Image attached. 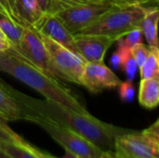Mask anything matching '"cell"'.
Instances as JSON below:
<instances>
[{
    "label": "cell",
    "mask_w": 159,
    "mask_h": 158,
    "mask_svg": "<svg viewBox=\"0 0 159 158\" xmlns=\"http://www.w3.org/2000/svg\"><path fill=\"white\" fill-rule=\"evenodd\" d=\"M116 7L120 6L108 3H95L75 7L58 12L54 15L61 21V23L72 34H75Z\"/></svg>",
    "instance_id": "cell-7"
},
{
    "label": "cell",
    "mask_w": 159,
    "mask_h": 158,
    "mask_svg": "<svg viewBox=\"0 0 159 158\" xmlns=\"http://www.w3.org/2000/svg\"><path fill=\"white\" fill-rule=\"evenodd\" d=\"M97 158H122L115 150H109V151H103L102 155Z\"/></svg>",
    "instance_id": "cell-27"
},
{
    "label": "cell",
    "mask_w": 159,
    "mask_h": 158,
    "mask_svg": "<svg viewBox=\"0 0 159 158\" xmlns=\"http://www.w3.org/2000/svg\"><path fill=\"white\" fill-rule=\"evenodd\" d=\"M139 102L146 109H155L159 103V76L142 79L139 88Z\"/></svg>",
    "instance_id": "cell-14"
},
{
    "label": "cell",
    "mask_w": 159,
    "mask_h": 158,
    "mask_svg": "<svg viewBox=\"0 0 159 158\" xmlns=\"http://www.w3.org/2000/svg\"><path fill=\"white\" fill-rule=\"evenodd\" d=\"M122 68H123V70H124V72H125V74H126V75L128 77V80L131 81L134 78V76L136 74V72H137V69H138V65H137L136 61H134L131 54L127 58V60L125 61Z\"/></svg>",
    "instance_id": "cell-23"
},
{
    "label": "cell",
    "mask_w": 159,
    "mask_h": 158,
    "mask_svg": "<svg viewBox=\"0 0 159 158\" xmlns=\"http://www.w3.org/2000/svg\"><path fill=\"white\" fill-rule=\"evenodd\" d=\"M0 29L7 38L11 47L18 48L23 32V26L17 23L6 13L0 11Z\"/></svg>",
    "instance_id": "cell-17"
},
{
    "label": "cell",
    "mask_w": 159,
    "mask_h": 158,
    "mask_svg": "<svg viewBox=\"0 0 159 158\" xmlns=\"http://www.w3.org/2000/svg\"><path fill=\"white\" fill-rule=\"evenodd\" d=\"M0 44L1 45H5V46H7V47H10V43L8 42L7 38L6 37V35L4 34V33L1 31L0 29Z\"/></svg>",
    "instance_id": "cell-29"
},
{
    "label": "cell",
    "mask_w": 159,
    "mask_h": 158,
    "mask_svg": "<svg viewBox=\"0 0 159 158\" xmlns=\"http://www.w3.org/2000/svg\"><path fill=\"white\" fill-rule=\"evenodd\" d=\"M130 52H131V55H132L134 61H136V63L138 65V68H140L142 66V64L145 61V60L148 56L149 47H145L143 43H139L130 47Z\"/></svg>",
    "instance_id": "cell-20"
},
{
    "label": "cell",
    "mask_w": 159,
    "mask_h": 158,
    "mask_svg": "<svg viewBox=\"0 0 159 158\" xmlns=\"http://www.w3.org/2000/svg\"><path fill=\"white\" fill-rule=\"evenodd\" d=\"M9 47H7V46H5V45H1L0 44V52H2V51H4V50H6V49H7Z\"/></svg>",
    "instance_id": "cell-31"
},
{
    "label": "cell",
    "mask_w": 159,
    "mask_h": 158,
    "mask_svg": "<svg viewBox=\"0 0 159 158\" xmlns=\"http://www.w3.org/2000/svg\"><path fill=\"white\" fill-rule=\"evenodd\" d=\"M159 20V10L157 6L147 7L144 18L142 20L141 28L143 34L147 40L149 47H158L157 24Z\"/></svg>",
    "instance_id": "cell-15"
},
{
    "label": "cell",
    "mask_w": 159,
    "mask_h": 158,
    "mask_svg": "<svg viewBox=\"0 0 159 158\" xmlns=\"http://www.w3.org/2000/svg\"><path fill=\"white\" fill-rule=\"evenodd\" d=\"M122 81L103 62H86L81 76V86L91 93L118 87Z\"/></svg>",
    "instance_id": "cell-9"
},
{
    "label": "cell",
    "mask_w": 159,
    "mask_h": 158,
    "mask_svg": "<svg viewBox=\"0 0 159 158\" xmlns=\"http://www.w3.org/2000/svg\"><path fill=\"white\" fill-rule=\"evenodd\" d=\"M142 79L159 76V49L156 47H149V53L145 61L139 68Z\"/></svg>",
    "instance_id": "cell-18"
},
{
    "label": "cell",
    "mask_w": 159,
    "mask_h": 158,
    "mask_svg": "<svg viewBox=\"0 0 159 158\" xmlns=\"http://www.w3.org/2000/svg\"><path fill=\"white\" fill-rule=\"evenodd\" d=\"M0 11L6 13L7 15H8L11 19H13L16 21V20L14 18V15H13V12L11 10V7L9 6V0H0Z\"/></svg>",
    "instance_id": "cell-26"
},
{
    "label": "cell",
    "mask_w": 159,
    "mask_h": 158,
    "mask_svg": "<svg viewBox=\"0 0 159 158\" xmlns=\"http://www.w3.org/2000/svg\"><path fill=\"white\" fill-rule=\"evenodd\" d=\"M23 139L15 133L4 121H0V141L9 142H20Z\"/></svg>",
    "instance_id": "cell-21"
},
{
    "label": "cell",
    "mask_w": 159,
    "mask_h": 158,
    "mask_svg": "<svg viewBox=\"0 0 159 158\" xmlns=\"http://www.w3.org/2000/svg\"><path fill=\"white\" fill-rule=\"evenodd\" d=\"M0 149L10 158H41L34 153L33 145L24 139L20 142L0 141Z\"/></svg>",
    "instance_id": "cell-16"
},
{
    "label": "cell",
    "mask_w": 159,
    "mask_h": 158,
    "mask_svg": "<svg viewBox=\"0 0 159 158\" xmlns=\"http://www.w3.org/2000/svg\"><path fill=\"white\" fill-rule=\"evenodd\" d=\"M0 115L3 121L25 120L34 122L36 115L22 106L12 95L10 86L0 79Z\"/></svg>",
    "instance_id": "cell-12"
},
{
    "label": "cell",
    "mask_w": 159,
    "mask_h": 158,
    "mask_svg": "<svg viewBox=\"0 0 159 158\" xmlns=\"http://www.w3.org/2000/svg\"><path fill=\"white\" fill-rule=\"evenodd\" d=\"M118 94L122 101L124 102H131L134 98L135 88L131 81L121 82L118 85Z\"/></svg>",
    "instance_id": "cell-22"
},
{
    "label": "cell",
    "mask_w": 159,
    "mask_h": 158,
    "mask_svg": "<svg viewBox=\"0 0 159 158\" xmlns=\"http://www.w3.org/2000/svg\"><path fill=\"white\" fill-rule=\"evenodd\" d=\"M146 9L147 7L142 5L116 7L75 34L104 35L116 41L130 31L141 27Z\"/></svg>",
    "instance_id": "cell-3"
},
{
    "label": "cell",
    "mask_w": 159,
    "mask_h": 158,
    "mask_svg": "<svg viewBox=\"0 0 159 158\" xmlns=\"http://www.w3.org/2000/svg\"><path fill=\"white\" fill-rule=\"evenodd\" d=\"M0 71L28 85L47 100L81 114H89L71 88L37 67L11 46L0 52Z\"/></svg>",
    "instance_id": "cell-2"
},
{
    "label": "cell",
    "mask_w": 159,
    "mask_h": 158,
    "mask_svg": "<svg viewBox=\"0 0 159 158\" xmlns=\"http://www.w3.org/2000/svg\"><path fill=\"white\" fill-rule=\"evenodd\" d=\"M82 58L88 62H103L108 48L116 41L104 35H74Z\"/></svg>",
    "instance_id": "cell-11"
},
{
    "label": "cell",
    "mask_w": 159,
    "mask_h": 158,
    "mask_svg": "<svg viewBox=\"0 0 159 158\" xmlns=\"http://www.w3.org/2000/svg\"><path fill=\"white\" fill-rule=\"evenodd\" d=\"M117 42V49L111 57V64L115 69L122 68L127 58L131 54L130 48L127 46L124 37H121L116 40Z\"/></svg>",
    "instance_id": "cell-19"
},
{
    "label": "cell",
    "mask_w": 159,
    "mask_h": 158,
    "mask_svg": "<svg viewBox=\"0 0 159 158\" xmlns=\"http://www.w3.org/2000/svg\"><path fill=\"white\" fill-rule=\"evenodd\" d=\"M33 27L40 34L50 38L74 53L81 56L75 45L74 35L66 29V27L55 15L45 13Z\"/></svg>",
    "instance_id": "cell-10"
},
{
    "label": "cell",
    "mask_w": 159,
    "mask_h": 158,
    "mask_svg": "<svg viewBox=\"0 0 159 158\" xmlns=\"http://www.w3.org/2000/svg\"><path fill=\"white\" fill-rule=\"evenodd\" d=\"M143 31L142 28H136L132 31H130L128 34H126V38H125V42L127 44V46L130 48L131 47H133L136 44L142 43V38H143Z\"/></svg>",
    "instance_id": "cell-24"
},
{
    "label": "cell",
    "mask_w": 159,
    "mask_h": 158,
    "mask_svg": "<svg viewBox=\"0 0 159 158\" xmlns=\"http://www.w3.org/2000/svg\"><path fill=\"white\" fill-rule=\"evenodd\" d=\"M33 123L41 127L65 150V152H69L77 157L97 158L103 152L81 135L48 120L43 119L38 115L35 117Z\"/></svg>",
    "instance_id": "cell-6"
},
{
    "label": "cell",
    "mask_w": 159,
    "mask_h": 158,
    "mask_svg": "<svg viewBox=\"0 0 159 158\" xmlns=\"http://www.w3.org/2000/svg\"><path fill=\"white\" fill-rule=\"evenodd\" d=\"M0 119H1V115H0Z\"/></svg>",
    "instance_id": "cell-33"
},
{
    "label": "cell",
    "mask_w": 159,
    "mask_h": 158,
    "mask_svg": "<svg viewBox=\"0 0 159 158\" xmlns=\"http://www.w3.org/2000/svg\"><path fill=\"white\" fill-rule=\"evenodd\" d=\"M118 155H119V154H118ZM119 156H120V155H119ZM122 158H125V157H123V156H122Z\"/></svg>",
    "instance_id": "cell-32"
},
{
    "label": "cell",
    "mask_w": 159,
    "mask_h": 158,
    "mask_svg": "<svg viewBox=\"0 0 159 158\" xmlns=\"http://www.w3.org/2000/svg\"><path fill=\"white\" fill-rule=\"evenodd\" d=\"M40 36L48 52L52 75L61 80L81 85V76L87 61L50 38L43 34Z\"/></svg>",
    "instance_id": "cell-5"
},
{
    "label": "cell",
    "mask_w": 159,
    "mask_h": 158,
    "mask_svg": "<svg viewBox=\"0 0 159 158\" xmlns=\"http://www.w3.org/2000/svg\"><path fill=\"white\" fill-rule=\"evenodd\" d=\"M0 158H10L8 156H7L1 149H0Z\"/></svg>",
    "instance_id": "cell-30"
},
{
    "label": "cell",
    "mask_w": 159,
    "mask_h": 158,
    "mask_svg": "<svg viewBox=\"0 0 159 158\" xmlns=\"http://www.w3.org/2000/svg\"><path fill=\"white\" fill-rule=\"evenodd\" d=\"M115 151L125 158H159V120L142 131L129 130L116 138Z\"/></svg>",
    "instance_id": "cell-4"
},
{
    "label": "cell",
    "mask_w": 159,
    "mask_h": 158,
    "mask_svg": "<svg viewBox=\"0 0 159 158\" xmlns=\"http://www.w3.org/2000/svg\"><path fill=\"white\" fill-rule=\"evenodd\" d=\"M10 91L15 99L31 113L81 135L102 151L115 150L116 138L129 131L104 123L90 114L78 113L47 99L32 98L12 87Z\"/></svg>",
    "instance_id": "cell-1"
},
{
    "label": "cell",
    "mask_w": 159,
    "mask_h": 158,
    "mask_svg": "<svg viewBox=\"0 0 159 158\" xmlns=\"http://www.w3.org/2000/svg\"><path fill=\"white\" fill-rule=\"evenodd\" d=\"M40 7L41 10L44 13H48L49 10V6H50V0H35Z\"/></svg>",
    "instance_id": "cell-28"
},
{
    "label": "cell",
    "mask_w": 159,
    "mask_h": 158,
    "mask_svg": "<svg viewBox=\"0 0 159 158\" xmlns=\"http://www.w3.org/2000/svg\"><path fill=\"white\" fill-rule=\"evenodd\" d=\"M9 6L21 26H34L45 14L35 0H9Z\"/></svg>",
    "instance_id": "cell-13"
},
{
    "label": "cell",
    "mask_w": 159,
    "mask_h": 158,
    "mask_svg": "<svg viewBox=\"0 0 159 158\" xmlns=\"http://www.w3.org/2000/svg\"><path fill=\"white\" fill-rule=\"evenodd\" d=\"M33 148H34V153H35L38 156H40L41 158H79V157H77L76 156H75V155H73V154L69 153V152H65V155H64L62 157H55V156H51V155H48V154H47V153L42 152L41 150H39V149L35 148L34 146H33Z\"/></svg>",
    "instance_id": "cell-25"
},
{
    "label": "cell",
    "mask_w": 159,
    "mask_h": 158,
    "mask_svg": "<svg viewBox=\"0 0 159 158\" xmlns=\"http://www.w3.org/2000/svg\"><path fill=\"white\" fill-rule=\"evenodd\" d=\"M16 49L37 67L52 75L46 47L39 33L33 26H23L20 45Z\"/></svg>",
    "instance_id": "cell-8"
}]
</instances>
